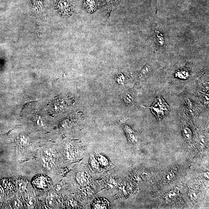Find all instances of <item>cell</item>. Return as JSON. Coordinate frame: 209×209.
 <instances>
[{"mask_svg": "<svg viewBox=\"0 0 209 209\" xmlns=\"http://www.w3.org/2000/svg\"><path fill=\"white\" fill-rule=\"evenodd\" d=\"M148 108L151 109V112L156 117L158 121H161L170 111V107L162 97L159 95L151 106Z\"/></svg>", "mask_w": 209, "mask_h": 209, "instance_id": "1", "label": "cell"}, {"mask_svg": "<svg viewBox=\"0 0 209 209\" xmlns=\"http://www.w3.org/2000/svg\"><path fill=\"white\" fill-rule=\"evenodd\" d=\"M124 129L126 134L129 142L135 144L137 142L139 135L135 131L127 125H124Z\"/></svg>", "mask_w": 209, "mask_h": 209, "instance_id": "2", "label": "cell"}, {"mask_svg": "<svg viewBox=\"0 0 209 209\" xmlns=\"http://www.w3.org/2000/svg\"><path fill=\"white\" fill-rule=\"evenodd\" d=\"M33 183L36 187L39 189H46L49 186V180L45 177L42 176L36 177L33 181Z\"/></svg>", "mask_w": 209, "mask_h": 209, "instance_id": "3", "label": "cell"}, {"mask_svg": "<svg viewBox=\"0 0 209 209\" xmlns=\"http://www.w3.org/2000/svg\"><path fill=\"white\" fill-rule=\"evenodd\" d=\"M109 207V202L105 198H98L95 200L92 204L93 209H107Z\"/></svg>", "mask_w": 209, "mask_h": 209, "instance_id": "4", "label": "cell"}, {"mask_svg": "<svg viewBox=\"0 0 209 209\" xmlns=\"http://www.w3.org/2000/svg\"><path fill=\"white\" fill-rule=\"evenodd\" d=\"M59 10L62 13H67L71 10V6L69 2L65 0H61L57 3Z\"/></svg>", "mask_w": 209, "mask_h": 209, "instance_id": "5", "label": "cell"}, {"mask_svg": "<svg viewBox=\"0 0 209 209\" xmlns=\"http://www.w3.org/2000/svg\"><path fill=\"white\" fill-rule=\"evenodd\" d=\"M85 4L87 10L93 11L95 9L96 4L95 0H85Z\"/></svg>", "mask_w": 209, "mask_h": 209, "instance_id": "6", "label": "cell"}, {"mask_svg": "<svg viewBox=\"0 0 209 209\" xmlns=\"http://www.w3.org/2000/svg\"><path fill=\"white\" fill-rule=\"evenodd\" d=\"M182 134L183 138L186 140H189L191 139L192 132L189 128L184 127L182 130Z\"/></svg>", "mask_w": 209, "mask_h": 209, "instance_id": "7", "label": "cell"}, {"mask_svg": "<svg viewBox=\"0 0 209 209\" xmlns=\"http://www.w3.org/2000/svg\"><path fill=\"white\" fill-rule=\"evenodd\" d=\"M150 72V68L149 66H145L141 71L139 75V78L140 79H143L148 76Z\"/></svg>", "mask_w": 209, "mask_h": 209, "instance_id": "8", "label": "cell"}, {"mask_svg": "<svg viewBox=\"0 0 209 209\" xmlns=\"http://www.w3.org/2000/svg\"><path fill=\"white\" fill-rule=\"evenodd\" d=\"M124 102L127 104H131L133 100H134V97L132 94L127 93H126L124 96Z\"/></svg>", "mask_w": 209, "mask_h": 209, "instance_id": "9", "label": "cell"}, {"mask_svg": "<svg viewBox=\"0 0 209 209\" xmlns=\"http://www.w3.org/2000/svg\"><path fill=\"white\" fill-rule=\"evenodd\" d=\"M176 76L179 78L186 79L188 77L189 73L186 71H182L178 72L176 74Z\"/></svg>", "mask_w": 209, "mask_h": 209, "instance_id": "10", "label": "cell"}, {"mask_svg": "<svg viewBox=\"0 0 209 209\" xmlns=\"http://www.w3.org/2000/svg\"><path fill=\"white\" fill-rule=\"evenodd\" d=\"M116 80L118 83L119 85H124L126 81V79L124 76L122 74H120L117 76Z\"/></svg>", "mask_w": 209, "mask_h": 209, "instance_id": "11", "label": "cell"}, {"mask_svg": "<svg viewBox=\"0 0 209 209\" xmlns=\"http://www.w3.org/2000/svg\"><path fill=\"white\" fill-rule=\"evenodd\" d=\"M36 200L34 198H30L27 202V205L30 208H32L34 207L35 204Z\"/></svg>", "mask_w": 209, "mask_h": 209, "instance_id": "12", "label": "cell"}, {"mask_svg": "<svg viewBox=\"0 0 209 209\" xmlns=\"http://www.w3.org/2000/svg\"><path fill=\"white\" fill-rule=\"evenodd\" d=\"M20 141L23 145H26L29 142V140L27 136H21L20 137Z\"/></svg>", "mask_w": 209, "mask_h": 209, "instance_id": "13", "label": "cell"}, {"mask_svg": "<svg viewBox=\"0 0 209 209\" xmlns=\"http://www.w3.org/2000/svg\"><path fill=\"white\" fill-rule=\"evenodd\" d=\"M189 198H190V199L192 200L195 201L197 199L196 193L194 191H190L189 193Z\"/></svg>", "mask_w": 209, "mask_h": 209, "instance_id": "14", "label": "cell"}, {"mask_svg": "<svg viewBox=\"0 0 209 209\" xmlns=\"http://www.w3.org/2000/svg\"><path fill=\"white\" fill-rule=\"evenodd\" d=\"M46 203L47 205L49 206H52L53 205V198L51 196H48L46 199Z\"/></svg>", "mask_w": 209, "mask_h": 209, "instance_id": "15", "label": "cell"}, {"mask_svg": "<svg viewBox=\"0 0 209 209\" xmlns=\"http://www.w3.org/2000/svg\"><path fill=\"white\" fill-rule=\"evenodd\" d=\"M19 188L20 189V190L21 191H23L26 187V184L23 182H21L19 183Z\"/></svg>", "mask_w": 209, "mask_h": 209, "instance_id": "16", "label": "cell"}, {"mask_svg": "<svg viewBox=\"0 0 209 209\" xmlns=\"http://www.w3.org/2000/svg\"><path fill=\"white\" fill-rule=\"evenodd\" d=\"M14 206H15L17 208H18L20 207V203L19 202L18 200H16L15 201H14Z\"/></svg>", "mask_w": 209, "mask_h": 209, "instance_id": "17", "label": "cell"}, {"mask_svg": "<svg viewBox=\"0 0 209 209\" xmlns=\"http://www.w3.org/2000/svg\"><path fill=\"white\" fill-rule=\"evenodd\" d=\"M204 176H205V177H206V179H209L208 173H205L204 174Z\"/></svg>", "mask_w": 209, "mask_h": 209, "instance_id": "18", "label": "cell"}, {"mask_svg": "<svg viewBox=\"0 0 209 209\" xmlns=\"http://www.w3.org/2000/svg\"><path fill=\"white\" fill-rule=\"evenodd\" d=\"M36 1H40V0H36Z\"/></svg>", "mask_w": 209, "mask_h": 209, "instance_id": "19", "label": "cell"}]
</instances>
